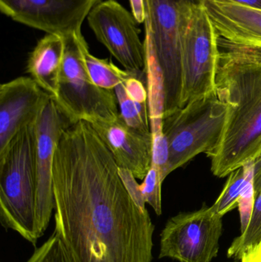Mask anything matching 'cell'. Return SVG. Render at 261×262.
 Here are the masks:
<instances>
[{
    "label": "cell",
    "instance_id": "cell-25",
    "mask_svg": "<svg viewBox=\"0 0 261 262\" xmlns=\"http://www.w3.org/2000/svg\"><path fill=\"white\" fill-rule=\"evenodd\" d=\"M242 262H261V240L258 244L247 252L241 259Z\"/></svg>",
    "mask_w": 261,
    "mask_h": 262
},
{
    "label": "cell",
    "instance_id": "cell-17",
    "mask_svg": "<svg viewBox=\"0 0 261 262\" xmlns=\"http://www.w3.org/2000/svg\"><path fill=\"white\" fill-rule=\"evenodd\" d=\"M254 206L249 224L245 232L234 238L228 250V258L242 259L261 240V157L254 162L253 173Z\"/></svg>",
    "mask_w": 261,
    "mask_h": 262
},
{
    "label": "cell",
    "instance_id": "cell-16",
    "mask_svg": "<svg viewBox=\"0 0 261 262\" xmlns=\"http://www.w3.org/2000/svg\"><path fill=\"white\" fill-rule=\"evenodd\" d=\"M120 115L126 124L145 134L151 132L148 92L144 73L134 75L114 89Z\"/></svg>",
    "mask_w": 261,
    "mask_h": 262
},
{
    "label": "cell",
    "instance_id": "cell-3",
    "mask_svg": "<svg viewBox=\"0 0 261 262\" xmlns=\"http://www.w3.org/2000/svg\"><path fill=\"white\" fill-rule=\"evenodd\" d=\"M202 2L144 0V80L149 90H164L163 118L182 107V28L190 6Z\"/></svg>",
    "mask_w": 261,
    "mask_h": 262
},
{
    "label": "cell",
    "instance_id": "cell-8",
    "mask_svg": "<svg viewBox=\"0 0 261 262\" xmlns=\"http://www.w3.org/2000/svg\"><path fill=\"white\" fill-rule=\"evenodd\" d=\"M222 217L203 206L195 212L172 217L160 235L159 258L180 262H211L217 256Z\"/></svg>",
    "mask_w": 261,
    "mask_h": 262
},
{
    "label": "cell",
    "instance_id": "cell-14",
    "mask_svg": "<svg viewBox=\"0 0 261 262\" xmlns=\"http://www.w3.org/2000/svg\"><path fill=\"white\" fill-rule=\"evenodd\" d=\"M219 36L233 44L261 51V9L231 0H203Z\"/></svg>",
    "mask_w": 261,
    "mask_h": 262
},
{
    "label": "cell",
    "instance_id": "cell-6",
    "mask_svg": "<svg viewBox=\"0 0 261 262\" xmlns=\"http://www.w3.org/2000/svg\"><path fill=\"white\" fill-rule=\"evenodd\" d=\"M228 106L217 95L188 103L162 120L170 151V172L216 149L223 134Z\"/></svg>",
    "mask_w": 261,
    "mask_h": 262
},
{
    "label": "cell",
    "instance_id": "cell-20",
    "mask_svg": "<svg viewBox=\"0 0 261 262\" xmlns=\"http://www.w3.org/2000/svg\"><path fill=\"white\" fill-rule=\"evenodd\" d=\"M159 169L151 165L144 182L140 184L141 191L145 203L150 205L156 215L162 214V184Z\"/></svg>",
    "mask_w": 261,
    "mask_h": 262
},
{
    "label": "cell",
    "instance_id": "cell-1",
    "mask_svg": "<svg viewBox=\"0 0 261 262\" xmlns=\"http://www.w3.org/2000/svg\"><path fill=\"white\" fill-rule=\"evenodd\" d=\"M55 232L70 262H152L155 226L90 123L63 133L53 163Z\"/></svg>",
    "mask_w": 261,
    "mask_h": 262
},
{
    "label": "cell",
    "instance_id": "cell-2",
    "mask_svg": "<svg viewBox=\"0 0 261 262\" xmlns=\"http://www.w3.org/2000/svg\"><path fill=\"white\" fill-rule=\"evenodd\" d=\"M216 93L228 106L219 146L207 154L211 170L223 178L261 157V51L219 38Z\"/></svg>",
    "mask_w": 261,
    "mask_h": 262
},
{
    "label": "cell",
    "instance_id": "cell-22",
    "mask_svg": "<svg viewBox=\"0 0 261 262\" xmlns=\"http://www.w3.org/2000/svg\"><path fill=\"white\" fill-rule=\"evenodd\" d=\"M239 212L241 217V232H245L249 224L252 215L254 206V189H253V180L248 183L242 196L239 199Z\"/></svg>",
    "mask_w": 261,
    "mask_h": 262
},
{
    "label": "cell",
    "instance_id": "cell-4",
    "mask_svg": "<svg viewBox=\"0 0 261 262\" xmlns=\"http://www.w3.org/2000/svg\"><path fill=\"white\" fill-rule=\"evenodd\" d=\"M35 122L21 129L0 154V220L35 246L36 220Z\"/></svg>",
    "mask_w": 261,
    "mask_h": 262
},
{
    "label": "cell",
    "instance_id": "cell-23",
    "mask_svg": "<svg viewBox=\"0 0 261 262\" xmlns=\"http://www.w3.org/2000/svg\"><path fill=\"white\" fill-rule=\"evenodd\" d=\"M118 172L127 192L132 197L133 201L140 209H147L146 208L147 203H145V200L143 196L140 184L137 183L136 177L132 173L131 171L124 168L118 167Z\"/></svg>",
    "mask_w": 261,
    "mask_h": 262
},
{
    "label": "cell",
    "instance_id": "cell-19",
    "mask_svg": "<svg viewBox=\"0 0 261 262\" xmlns=\"http://www.w3.org/2000/svg\"><path fill=\"white\" fill-rule=\"evenodd\" d=\"M84 58L92 82L101 89L114 90L116 86L125 82L132 76L140 75L122 70L110 60L101 59L93 56L89 52L88 46L84 50Z\"/></svg>",
    "mask_w": 261,
    "mask_h": 262
},
{
    "label": "cell",
    "instance_id": "cell-24",
    "mask_svg": "<svg viewBox=\"0 0 261 262\" xmlns=\"http://www.w3.org/2000/svg\"><path fill=\"white\" fill-rule=\"evenodd\" d=\"M132 13L138 23H144L145 20V4L144 0H130Z\"/></svg>",
    "mask_w": 261,
    "mask_h": 262
},
{
    "label": "cell",
    "instance_id": "cell-27",
    "mask_svg": "<svg viewBox=\"0 0 261 262\" xmlns=\"http://www.w3.org/2000/svg\"><path fill=\"white\" fill-rule=\"evenodd\" d=\"M100 1H101V0H100Z\"/></svg>",
    "mask_w": 261,
    "mask_h": 262
},
{
    "label": "cell",
    "instance_id": "cell-7",
    "mask_svg": "<svg viewBox=\"0 0 261 262\" xmlns=\"http://www.w3.org/2000/svg\"><path fill=\"white\" fill-rule=\"evenodd\" d=\"M219 38L203 3L192 5L182 28V107L199 98L217 95Z\"/></svg>",
    "mask_w": 261,
    "mask_h": 262
},
{
    "label": "cell",
    "instance_id": "cell-13",
    "mask_svg": "<svg viewBox=\"0 0 261 262\" xmlns=\"http://www.w3.org/2000/svg\"><path fill=\"white\" fill-rule=\"evenodd\" d=\"M107 145L118 167L131 171L144 180L152 165L153 135L126 124L121 115L114 121L90 123Z\"/></svg>",
    "mask_w": 261,
    "mask_h": 262
},
{
    "label": "cell",
    "instance_id": "cell-9",
    "mask_svg": "<svg viewBox=\"0 0 261 262\" xmlns=\"http://www.w3.org/2000/svg\"><path fill=\"white\" fill-rule=\"evenodd\" d=\"M87 21L98 41L125 70L143 74L145 68V49L139 38L140 31L133 13L116 0H106L93 6Z\"/></svg>",
    "mask_w": 261,
    "mask_h": 262
},
{
    "label": "cell",
    "instance_id": "cell-12",
    "mask_svg": "<svg viewBox=\"0 0 261 262\" xmlns=\"http://www.w3.org/2000/svg\"><path fill=\"white\" fill-rule=\"evenodd\" d=\"M52 96L31 77H19L0 86V154L26 126L36 121Z\"/></svg>",
    "mask_w": 261,
    "mask_h": 262
},
{
    "label": "cell",
    "instance_id": "cell-11",
    "mask_svg": "<svg viewBox=\"0 0 261 262\" xmlns=\"http://www.w3.org/2000/svg\"><path fill=\"white\" fill-rule=\"evenodd\" d=\"M100 0H0V10L17 23L50 35L81 33V26Z\"/></svg>",
    "mask_w": 261,
    "mask_h": 262
},
{
    "label": "cell",
    "instance_id": "cell-21",
    "mask_svg": "<svg viewBox=\"0 0 261 262\" xmlns=\"http://www.w3.org/2000/svg\"><path fill=\"white\" fill-rule=\"evenodd\" d=\"M26 262H70L61 239L54 232L52 236L40 247L35 249Z\"/></svg>",
    "mask_w": 261,
    "mask_h": 262
},
{
    "label": "cell",
    "instance_id": "cell-15",
    "mask_svg": "<svg viewBox=\"0 0 261 262\" xmlns=\"http://www.w3.org/2000/svg\"><path fill=\"white\" fill-rule=\"evenodd\" d=\"M64 49L62 37L47 34L38 41L27 61V73L53 99L58 96Z\"/></svg>",
    "mask_w": 261,
    "mask_h": 262
},
{
    "label": "cell",
    "instance_id": "cell-5",
    "mask_svg": "<svg viewBox=\"0 0 261 262\" xmlns=\"http://www.w3.org/2000/svg\"><path fill=\"white\" fill-rule=\"evenodd\" d=\"M64 55L58 94L55 101L72 124L112 121L119 117L114 90H106L92 82L84 58L87 41L82 34L64 37Z\"/></svg>",
    "mask_w": 261,
    "mask_h": 262
},
{
    "label": "cell",
    "instance_id": "cell-26",
    "mask_svg": "<svg viewBox=\"0 0 261 262\" xmlns=\"http://www.w3.org/2000/svg\"><path fill=\"white\" fill-rule=\"evenodd\" d=\"M231 1L261 9V0H231Z\"/></svg>",
    "mask_w": 261,
    "mask_h": 262
},
{
    "label": "cell",
    "instance_id": "cell-18",
    "mask_svg": "<svg viewBox=\"0 0 261 262\" xmlns=\"http://www.w3.org/2000/svg\"><path fill=\"white\" fill-rule=\"evenodd\" d=\"M254 163H249L238 168L228 175V179L224 186L222 193L211 206L212 210L220 216L234 209L239 204L248 183L253 180Z\"/></svg>",
    "mask_w": 261,
    "mask_h": 262
},
{
    "label": "cell",
    "instance_id": "cell-10",
    "mask_svg": "<svg viewBox=\"0 0 261 262\" xmlns=\"http://www.w3.org/2000/svg\"><path fill=\"white\" fill-rule=\"evenodd\" d=\"M72 124L53 98L46 104L35 121L36 220L40 237L45 232L54 210L55 149L63 133Z\"/></svg>",
    "mask_w": 261,
    "mask_h": 262
}]
</instances>
